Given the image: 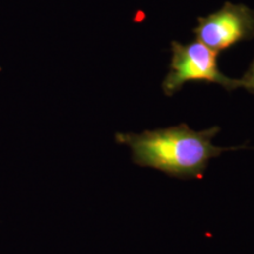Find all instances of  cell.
<instances>
[{"instance_id": "6da1fadb", "label": "cell", "mask_w": 254, "mask_h": 254, "mask_svg": "<svg viewBox=\"0 0 254 254\" xmlns=\"http://www.w3.org/2000/svg\"><path fill=\"white\" fill-rule=\"evenodd\" d=\"M220 132L214 126L195 131L186 124L141 133H117L116 141L128 146L133 163L153 168L168 177L194 180L204 177L209 161L227 151L241 147H219L213 138Z\"/></svg>"}, {"instance_id": "7a4b0ae2", "label": "cell", "mask_w": 254, "mask_h": 254, "mask_svg": "<svg viewBox=\"0 0 254 254\" xmlns=\"http://www.w3.org/2000/svg\"><path fill=\"white\" fill-rule=\"evenodd\" d=\"M171 69L163 81V91L173 95L187 81H207L220 85L227 91L241 87L240 79L225 75L218 67V52L195 40L190 44H171Z\"/></svg>"}, {"instance_id": "3957f363", "label": "cell", "mask_w": 254, "mask_h": 254, "mask_svg": "<svg viewBox=\"0 0 254 254\" xmlns=\"http://www.w3.org/2000/svg\"><path fill=\"white\" fill-rule=\"evenodd\" d=\"M196 40L215 52L254 38V9L243 4L226 2L208 17L199 18Z\"/></svg>"}, {"instance_id": "277c9868", "label": "cell", "mask_w": 254, "mask_h": 254, "mask_svg": "<svg viewBox=\"0 0 254 254\" xmlns=\"http://www.w3.org/2000/svg\"><path fill=\"white\" fill-rule=\"evenodd\" d=\"M241 80V87L245 88L254 95V60L251 64L250 68L247 69V72L244 74L243 78H240Z\"/></svg>"}]
</instances>
